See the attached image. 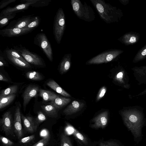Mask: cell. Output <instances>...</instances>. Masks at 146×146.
I'll return each instance as SVG.
<instances>
[{"instance_id": "cell-29", "label": "cell", "mask_w": 146, "mask_h": 146, "mask_svg": "<svg viewBox=\"0 0 146 146\" xmlns=\"http://www.w3.org/2000/svg\"><path fill=\"white\" fill-rule=\"evenodd\" d=\"M16 13L0 16V28H2L9 23V21L15 17Z\"/></svg>"}, {"instance_id": "cell-13", "label": "cell", "mask_w": 146, "mask_h": 146, "mask_svg": "<svg viewBox=\"0 0 146 146\" xmlns=\"http://www.w3.org/2000/svg\"><path fill=\"white\" fill-rule=\"evenodd\" d=\"M21 115L20 108L19 106H17L15 112L13 126L14 132L19 139L22 137L23 135Z\"/></svg>"}, {"instance_id": "cell-31", "label": "cell", "mask_w": 146, "mask_h": 146, "mask_svg": "<svg viewBox=\"0 0 146 146\" xmlns=\"http://www.w3.org/2000/svg\"><path fill=\"white\" fill-rule=\"evenodd\" d=\"M28 79L35 81H39L43 79L42 75L39 72L36 71H29L26 74Z\"/></svg>"}, {"instance_id": "cell-11", "label": "cell", "mask_w": 146, "mask_h": 146, "mask_svg": "<svg viewBox=\"0 0 146 146\" xmlns=\"http://www.w3.org/2000/svg\"><path fill=\"white\" fill-rule=\"evenodd\" d=\"M39 90L38 86L34 85H29L26 88L22 95L24 110L31 99L36 96Z\"/></svg>"}, {"instance_id": "cell-38", "label": "cell", "mask_w": 146, "mask_h": 146, "mask_svg": "<svg viewBox=\"0 0 146 146\" xmlns=\"http://www.w3.org/2000/svg\"><path fill=\"white\" fill-rule=\"evenodd\" d=\"M17 0H3L0 2V9L6 7L9 4L15 2Z\"/></svg>"}, {"instance_id": "cell-26", "label": "cell", "mask_w": 146, "mask_h": 146, "mask_svg": "<svg viewBox=\"0 0 146 146\" xmlns=\"http://www.w3.org/2000/svg\"><path fill=\"white\" fill-rule=\"evenodd\" d=\"M16 96L15 94H12L0 98V110L5 107L11 104Z\"/></svg>"}, {"instance_id": "cell-24", "label": "cell", "mask_w": 146, "mask_h": 146, "mask_svg": "<svg viewBox=\"0 0 146 146\" xmlns=\"http://www.w3.org/2000/svg\"><path fill=\"white\" fill-rule=\"evenodd\" d=\"M39 91V96L45 101H51L58 96L53 92L50 91L40 89Z\"/></svg>"}, {"instance_id": "cell-8", "label": "cell", "mask_w": 146, "mask_h": 146, "mask_svg": "<svg viewBox=\"0 0 146 146\" xmlns=\"http://www.w3.org/2000/svg\"><path fill=\"white\" fill-rule=\"evenodd\" d=\"M0 126L6 135L15 136L12 115L10 111H6L0 119Z\"/></svg>"}, {"instance_id": "cell-19", "label": "cell", "mask_w": 146, "mask_h": 146, "mask_svg": "<svg viewBox=\"0 0 146 146\" xmlns=\"http://www.w3.org/2000/svg\"><path fill=\"white\" fill-rule=\"evenodd\" d=\"M3 53L5 58L17 66L23 68H29L31 67V66L29 63H26L19 59L7 54L3 52Z\"/></svg>"}, {"instance_id": "cell-22", "label": "cell", "mask_w": 146, "mask_h": 146, "mask_svg": "<svg viewBox=\"0 0 146 146\" xmlns=\"http://www.w3.org/2000/svg\"><path fill=\"white\" fill-rule=\"evenodd\" d=\"M51 1V0H21L20 2L22 3H30V6L33 7H40L48 5Z\"/></svg>"}, {"instance_id": "cell-35", "label": "cell", "mask_w": 146, "mask_h": 146, "mask_svg": "<svg viewBox=\"0 0 146 146\" xmlns=\"http://www.w3.org/2000/svg\"><path fill=\"white\" fill-rule=\"evenodd\" d=\"M0 140L1 142L5 146H12L14 143L7 138L3 136H1Z\"/></svg>"}, {"instance_id": "cell-36", "label": "cell", "mask_w": 146, "mask_h": 146, "mask_svg": "<svg viewBox=\"0 0 146 146\" xmlns=\"http://www.w3.org/2000/svg\"><path fill=\"white\" fill-rule=\"evenodd\" d=\"M37 116L36 121L38 123H40L46 120V117L44 114L40 111L37 112Z\"/></svg>"}, {"instance_id": "cell-17", "label": "cell", "mask_w": 146, "mask_h": 146, "mask_svg": "<svg viewBox=\"0 0 146 146\" xmlns=\"http://www.w3.org/2000/svg\"><path fill=\"white\" fill-rule=\"evenodd\" d=\"M139 39V35L134 33H129L125 34L118 39L123 43L126 45L134 44Z\"/></svg>"}, {"instance_id": "cell-9", "label": "cell", "mask_w": 146, "mask_h": 146, "mask_svg": "<svg viewBox=\"0 0 146 146\" xmlns=\"http://www.w3.org/2000/svg\"><path fill=\"white\" fill-rule=\"evenodd\" d=\"M108 122V113L106 111L93 118L90 127L94 129H104L106 127Z\"/></svg>"}, {"instance_id": "cell-32", "label": "cell", "mask_w": 146, "mask_h": 146, "mask_svg": "<svg viewBox=\"0 0 146 146\" xmlns=\"http://www.w3.org/2000/svg\"><path fill=\"white\" fill-rule=\"evenodd\" d=\"M40 18L38 16H35L34 19L25 28L34 29L40 24Z\"/></svg>"}, {"instance_id": "cell-15", "label": "cell", "mask_w": 146, "mask_h": 146, "mask_svg": "<svg viewBox=\"0 0 146 146\" xmlns=\"http://www.w3.org/2000/svg\"><path fill=\"white\" fill-rule=\"evenodd\" d=\"M21 119L25 129L30 133H33L37 129V125L34 119L32 117L25 116L21 114Z\"/></svg>"}, {"instance_id": "cell-3", "label": "cell", "mask_w": 146, "mask_h": 146, "mask_svg": "<svg viewBox=\"0 0 146 146\" xmlns=\"http://www.w3.org/2000/svg\"><path fill=\"white\" fill-rule=\"evenodd\" d=\"M66 26L65 13L62 9L59 8L55 16L53 25V33L57 43H60Z\"/></svg>"}, {"instance_id": "cell-10", "label": "cell", "mask_w": 146, "mask_h": 146, "mask_svg": "<svg viewBox=\"0 0 146 146\" xmlns=\"http://www.w3.org/2000/svg\"><path fill=\"white\" fill-rule=\"evenodd\" d=\"M33 30L27 28H5L0 30V35L4 37H17L28 34Z\"/></svg>"}, {"instance_id": "cell-20", "label": "cell", "mask_w": 146, "mask_h": 146, "mask_svg": "<svg viewBox=\"0 0 146 146\" xmlns=\"http://www.w3.org/2000/svg\"><path fill=\"white\" fill-rule=\"evenodd\" d=\"M71 99L65 97L57 96L54 100L51 101L50 104L56 109H60L64 107L69 103L71 101Z\"/></svg>"}, {"instance_id": "cell-12", "label": "cell", "mask_w": 146, "mask_h": 146, "mask_svg": "<svg viewBox=\"0 0 146 146\" xmlns=\"http://www.w3.org/2000/svg\"><path fill=\"white\" fill-rule=\"evenodd\" d=\"M35 16H25L11 21L6 28L24 29L34 19Z\"/></svg>"}, {"instance_id": "cell-7", "label": "cell", "mask_w": 146, "mask_h": 146, "mask_svg": "<svg viewBox=\"0 0 146 146\" xmlns=\"http://www.w3.org/2000/svg\"><path fill=\"white\" fill-rule=\"evenodd\" d=\"M66 131L71 134L79 146H92V143L89 138L68 123H66Z\"/></svg>"}, {"instance_id": "cell-14", "label": "cell", "mask_w": 146, "mask_h": 146, "mask_svg": "<svg viewBox=\"0 0 146 146\" xmlns=\"http://www.w3.org/2000/svg\"><path fill=\"white\" fill-rule=\"evenodd\" d=\"M30 5L29 3H23L18 4L13 7H7L1 12L0 16L16 13L23 11L27 9L30 6Z\"/></svg>"}, {"instance_id": "cell-34", "label": "cell", "mask_w": 146, "mask_h": 146, "mask_svg": "<svg viewBox=\"0 0 146 146\" xmlns=\"http://www.w3.org/2000/svg\"><path fill=\"white\" fill-rule=\"evenodd\" d=\"M145 57H146V45L138 51L135 57L137 59H140Z\"/></svg>"}, {"instance_id": "cell-23", "label": "cell", "mask_w": 146, "mask_h": 146, "mask_svg": "<svg viewBox=\"0 0 146 146\" xmlns=\"http://www.w3.org/2000/svg\"><path fill=\"white\" fill-rule=\"evenodd\" d=\"M41 107L45 113L52 117H56L58 115V109L51 104L42 105Z\"/></svg>"}, {"instance_id": "cell-33", "label": "cell", "mask_w": 146, "mask_h": 146, "mask_svg": "<svg viewBox=\"0 0 146 146\" xmlns=\"http://www.w3.org/2000/svg\"><path fill=\"white\" fill-rule=\"evenodd\" d=\"M49 139L50 137L48 135L44 137L42 139L32 146H45L48 143Z\"/></svg>"}, {"instance_id": "cell-25", "label": "cell", "mask_w": 146, "mask_h": 146, "mask_svg": "<svg viewBox=\"0 0 146 146\" xmlns=\"http://www.w3.org/2000/svg\"><path fill=\"white\" fill-rule=\"evenodd\" d=\"M92 146H123L119 142L113 140L101 139L92 143Z\"/></svg>"}, {"instance_id": "cell-16", "label": "cell", "mask_w": 146, "mask_h": 146, "mask_svg": "<svg viewBox=\"0 0 146 146\" xmlns=\"http://www.w3.org/2000/svg\"><path fill=\"white\" fill-rule=\"evenodd\" d=\"M84 106L82 102L74 101L63 110V112L66 115H70L80 111Z\"/></svg>"}, {"instance_id": "cell-6", "label": "cell", "mask_w": 146, "mask_h": 146, "mask_svg": "<svg viewBox=\"0 0 146 146\" xmlns=\"http://www.w3.org/2000/svg\"><path fill=\"white\" fill-rule=\"evenodd\" d=\"M34 44L38 46L51 62L53 60L52 50L50 44L46 34L43 33L37 34L33 41Z\"/></svg>"}, {"instance_id": "cell-37", "label": "cell", "mask_w": 146, "mask_h": 146, "mask_svg": "<svg viewBox=\"0 0 146 146\" xmlns=\"http://www.w3.org/2000/svg\"><path fill=\"white\" fill-rule=\"evenodd\" d=\"M106 91V88L105 86H103L100 89L97 96L96 101H98L104 96Z\"/></svg>"}, {"instance_id": "cell-1", "label": "cell", "mask_w": 146, "mask_h": 146, "mask_svg": "<svg viewBox=\"0 0 146 146\" xmlns=\"http://www.w3.org/2000/svg\"><path fill=\"white\" fill-rule=\"evenodd\" d=\"M100 18L107 24L117 22L121 16L119 9L103 0H90Z\"/></svg>"}, {"instance_id": "cell-5", "label": "cell", "mask_w": 146, "mask_h": 146, "mask_svg": "<svg viewBox=\"0 0 146 146\" xmlns=\"http://www.w3.org/2000/svg\"><path fill=\"white\" fill-rule=\"evenodd\" d=\"M13 48L30 64L39 66L44 65V60L40 56L35 53L31 51L22 45L19 44L14 46Z\"/></svg>"}, {"instance_id": "cell-42", "label": "cell", "mask_w": 146, "mask_h": 146, "mask_svg": "<svg viewBox=\"0 0 146 146\" xmlns=\"http://www.w3.org/2000/svg\"><path fill=\"white\" fill-rule=\"evenodd\" d=\"M119 1L123 5H127L129 2V0H119Z\"/></svg>"}, {"instance_id": "cell-30", "label": "cell", "mask_w": 146, "mask_h": 146, "mask_svg": "<svg viewBox=\"0 0 146 146\" xmlns=\"http://www.w3.org/2000/svg\"><path fill=\"white\" fill-rule=\"evenodd\" d=\"M60 140V146H73L71 139L66 133L61 134Z\"/></svg>"}, {"instance_id": "cell-41", "label": "cell", "mask_w": 146, "mask_h": 146, "mask_svg": "<svg viewBox=\"0 0 146 146\" xmlns=\"http://www.w3.org/2000/svg\"><path fill=\"white\" fill-rule=\"evenodd\" d=\"M0 80L1 81L6 82L9 81L8 79L1 73L0 74Z\"/></svg>"}, {"instance_id": "cell-40", "label": "cell", "mask_w": 146, "mask_h": 146, "mask_svg": "<svg viewBox=\"0 0 146 146\" xmlns=\"http://www.w3.org/2000/svg\"><path fill=\"white\" fill-rule=\"evenodd\" d=\"M8 65L7 62L3 55V52L0 50V66L1 67L7 66Z\"/></svg>"}, {"instance_id": "cell-18", "label": "cell", "mask_w": 146, "mask_h": 146, "mask_svg": "<svg viewBox=\"0 0 146 146\" xmlns=\"http://www.w3.org/2000/svg\"><path fill=\"white\" fill-rule=\"evenodd\" d=\"M71 54H65L63 57L60 65V71L62 74L67 72L70 69L71 64Z\"/></svg>"}, {"instance_id": "cell-4", "label": "cell", "mask_w": 146, "mask_h": 146, "mask_svg": "<svg viewBox=\"0 0 146 146\" xmlns=\"http://www.w3.org/2000/svg\"><path fill=\"white\" fill-rule=\"evenodd\" d=\"M123 51L117 49H112L106 50L88 60L87 64H98L106 63L112 61Z\"/></svg>"}, {"instance_id": "cell-28", "label": "cell", "mask_w": 146, "mask_h": 146, "mask_svg": "<svg viewBox=\"0 0 146 146\" xmlns=\"http://www.w3.org/2000/svg\"><path fill=\"white\" fill-rule=\"evenodd\" d=\"M18 89V86L14 85L2 90L0 94V98L5 97L11 94L16 93L17 92Z\"/></svg>"}, {"instance_id": "cell-2", "label": "cell", "mask_w": 146, "mask_h": 146, "mask_svg": "<svg viewBox=\"0 0 146 146\" xmlns=\"http://www.w3.org/2000/svg\"><path fill=\"white\" fill-rule=\"evenodd\" d=\"M70 3L74 13L79 19L88 22L95 20V13L86 3L83 4L80 0H71Z\"/></svg>"}, {"instance_id": "cell-21", "label": "cell", "mask_w": 146, "mask_h": 146, "mask_svg": "<svg viewBox=\"0 0 146 146\" xmlns=\"http://www.w3.org/2000/svg\"><path fill=\"white\" fill-rule=\"evenodd\" d=\"M46 84L51 88L58 94L66 97H71L70 94L63 89L54 80H50Z\"/></svg>"}, {"instance_id": "cell-39", "label": "cell", "mask_w": 146, "mask_h": 146, "mask_svg": "<svg viewBox=\"0 0 146 146\" xmlns=\"http://www.w3.org/2000/svg\"><path fill=\"white\" fill-rule=\"evenodd\" d=\"M35 135H33L21 139L19 142L22 143H26L29 142L35 138Z\"/></svg>"}, {"instance_id": "cell-27", "label": "cell", "mask_w": 146, "mask_h": 146, "mask_svg": "<svg viewBox=\"0 0 146 146\" xmlns=\"http://www.w3.org/2000/svg\"><path fill=\"white\" fill-rule=\"evenodd\" d=\"M3 52L7 54L19 59L26 63H29L14 48H7L5 49Z\"/></svg>"}, {"instance_id": "cell-43", "label": "cell", "mask_w": 146, "mask_h": 146, "mask_svg": "<svg viewBox=\"0 0 146 146\" xmlns=\"http://www.w3.org/2000/svg\"><path fill=\"white\" fill-rule=\"evenodd\" d=\"M123 75V73L121 72H119L117 75L116 77L117 78H119L122 77Z\"/></svg>"}]
</instances>
